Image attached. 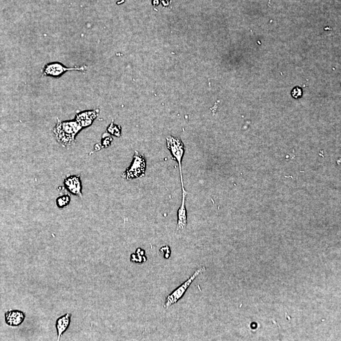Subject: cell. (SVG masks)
<instances>
[{"instance_id":"obj_1","label":"cell","mask_w":341,"mask_h":341,"mask_svg":"<svg viewBox=\"0 0 341 341\" xmlns=\"http://www.w3.org/2000/svg\"><path fill=\"white\" fill-rule=\"evenodd\" d=\"M82 127L77 121H61L58 120L54 129L57 140L64 147H68L75 143V137Z\"/></svg>"},{"instance_id":"obj_2","label":"cell","mask_w":341,"mask_h":341,"mask_svg":"<svg viewBox=\"0 0 341 341\" xmlns=\"http://www.w3.org/2000/svg\"><path fill=\"white\" fill-rule=\"evenodd\" d=\"M166 145L172 155L173 158L177 162L180 167L181 182H182V187H183L184 183L183 181L182 162L185 154L184 144L178 138L172 137V136H168L166 137Z\"/></svg>"},{"instance_id":"obj_3","label":"cell","mask_w":341,"mask_h":341,"mask_svg":"<svg viewBox=\"0 0 341 341\" xmlns=\"http://www.w3.org/2000/svg\"><path fill=\"white\" fill-rule=\"evenodd\" d=\"M206 268H205V267L198 269L194 274V275L190 277V278L188 279L187 281H185L182 286H180L177 289L174 291L171 295H169L168 297H167L166 301L165 304H164V309H168V308L172 306L173 304H176V303L183 297V296L185 295L188 287H189L191 284L193 283V281H194L195 279H196L197 277L199 276L200 274H202L203 272L206 271Z\"/></svg>"},{"instance_id":"obj_4","label":"cell","mask_w":341,"mask_h":341,"mask_svg":"<svg viewBox=\"0 0 341 341\" xmlns=\"http://www.w3.org/2000/svg\"><path fill=\"white\" fill-rule=\"evenodd\" d=\"M145 168H146L145 160L144 157L138 154V152L135 151L132 165L124 173L123 177L126 180H131V179L144 176Z\"/></svg>"},{"instance_id":"obj_5","label":"cell","mask_w":341,"mask_h":341,"mask_svg":"<svg viewBox=\"0 0 341 341\" xmlns=\"http://www.w3.org/2000/svg\"><path fill=\"white\" fill-rule=\"evenodd\" d=\"M86 66L82 67L67 68L59 63H51L47 64L45 66L43 75L50 76V77H58L66 71L69 70H84L86 69Z\"/></svg>"},{"instance_id":"obj_6","label":"cell","mask_w":341,"mask_h":341,"mask_svg":"<svg viewBox=\"0 0 341 341\" xmlns=\"http://www.w3.org/2000/svg\"><path fill=\"white\" fill-rule=\"evenodd\" d=\"M182 188V205L178 209V223H177V230H183L187 227V209L185 206V199L187 196V192H186L184 187Z\"/></svg>"},{"instance_id":"obj_7","label":"cell","mask_w":341,"mask_h":341,"mask_svg":"<svg viewBox=\"0 0 341 341\" xmlns=\"http://www.w3.org/2000/svg\"><path fill=\"white\" fill-rule=\"evenodd\" d=\"M25 314L20 311H9L5 314V322L9 326H20L25 321Z\"/></svg>"},{"instance_id":"obj_8","label":"cell","mask_w":341,"mask_h":341,"mask_svg":"<svg viewBox=\"0 0 341 341\" xmlns=\"http://www.w3.org/2000/svg\"><path fill=\"white\" fill-rule=\"evenodd\" d=\"M97 111H89L82 112L77 114L76 121L82 128L87 127L92 123L97 116Z\"/></svg>"},{"instance_id":"obj_9","label":"cell","mask_w":341,"mask_h":341,"mask_svg":"<svg viewBox=\"0 0 341 341\" xmlns=\"http://www.w3.org/2000/svg\"><path fill=\"white\" fill-rule=\"evenodd\" d=\"M71 314H66L56 320V329L58 334V341L60 340L61 336L67 331L71 323Z\"/></svg>"},{"instance_id":"obj_10","label":"cell","mask_w":341,"mask_h":341,"mask_svg":"<svg viewBox=\"0 0 341 341\" xmlns=\"http://www.w3.org/2000/svg\"><path fill=\"white\" fill-rule=\"evenodd\" d=\"M66 187L71 194L82 197V186L79 176H71L65 180Z\"/></svg>"},{"instance_id":"obj_11","label":"cell","mask_w":341,"mask_h":341,"mask_svg":"<svg viewBox=\"0 0 341 341\" xmlns=\"http://www.w3.org/2000/svg\"><path fill=\"white\" fill-rule=\"evenodd\" d=\"M70 198L68 195H64L56 199V205L59 208H63L70 204Z\"/></svg>"},{"instance_id":"obj_12","label":"cell","mask_w":341,"mask_h":341,"mask_svg":"<svg viewBox=\"0 0 341 341\" xmlns=\"http://www.w3.org/2000/svg\"><path fill=\"white\" fill-rule=\"evenodd\" d=\"M108 130L109 133L116 136V137H120L121 135V128L120 126L114 125L113 123H112L109 126Z\"/></svg>"},{"instance_id":"obj_13","label":"cell","mask_w":341,"mask_h":341,"mask_svg":"<svg viewBox=\"0 0 341 341\" xmlns=\"http://www.w3.org/2000/svg\"><path fill=\"white\" fill-rule=\"evenodd\" d=\"M292 95L295 99H299L302 97L303 90L301 87H296L292 90Z\"/></svg>"}]
</instances>
